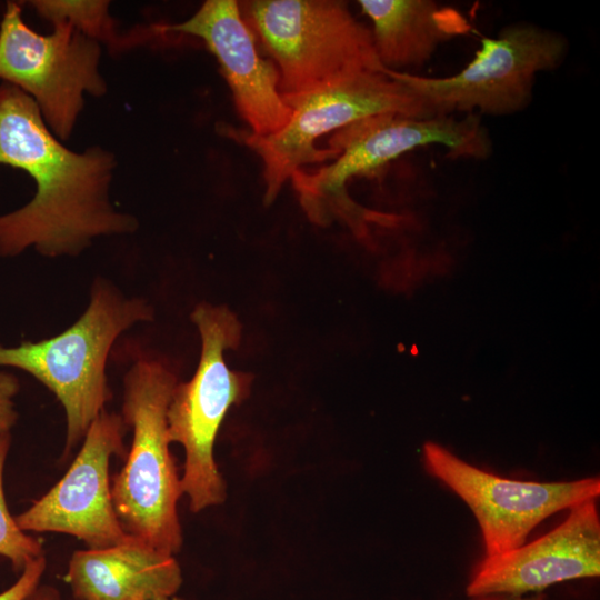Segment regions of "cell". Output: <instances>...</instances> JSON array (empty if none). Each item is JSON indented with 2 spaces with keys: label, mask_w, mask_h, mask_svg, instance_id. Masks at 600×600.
<instances>
[{
  "label": "cell",
  "mask_w": 600,
  "mask_h": 600,
  "mask_svg": "<svg viewBox=\"0 0 600 600\" xmlns=\"http://www.w3.org/2000/svg\"><path fill=\"white\" fill-rule=\"evenodd\" d=\"M100 54L99 42L69 23L53 24L48 36L37 33L22 19L20 4L7 2L0 22V79L34 100L58 139L70 137L84 93H106Z\"/></svg>",
  "instance_id": "obj_9"
},
{
  "label": "cell",
  "mask_w": 600,
  "mask_h": 600,
  "mask_svg": "<svg viewBox=\"0 0 600 600\" xmlns=\"http://www.w3.org/2000/svg\"><path fill=\"white\" fill-rule=\"evenodd\" d=\"M26 600H59V593L51 587H37Z\"/></svg>",
  "instance_id": "obj_21"
},
{
  "label": "cell",
  "mask_w": 600,
  "mask_h": 600,
  "mask_svg": "<svg viewBox=\"0 0 600 600\" xmlns=\"http://www.w3.org/2000/svg\"><path fill=\"white\" fill-rule=\"evenodd\" d=\"M283 99L292 109V116L279 132L257 137L249 131L227 129L230 137L243 142L260 158L266 204L273 202L296 171L338 156L334 149L318 147L319 138L381 113L431 117L400 73L387 69L361 71Z\"/></svg>",
  "instance_id": "obj_7"
},
{
  "label": "cell",
  "mask_w": 600,
  "mask_h": 600,
  "mask_svg": "<svg viewBox=\"0 0 600 600\" xmlns=\"http://www.w3.org/2000/svg\"><path fill=\"white\" fill-rule=\"evenodd\" d=\"M422 456L426 470L473 512L486 556L520 547L548 517L600 494L598 477L562 482L512 480L479 469L432 442L423 446Z\"/></svg>",
  "instance_id": "obj_10"
},
{
  "label": "cell",
  "mask_w": 600,
  "mask_h": 600,
  "mask_svg": "<svg viewBox=\"0 0 600 600\" xmlns=\"http://www.w3.org/2000/svg\"><path fill=\"white\" fill-rule=\"evenodd\" d=\"M152 319V307L144 299L127 298L111 282L98 279L86 311L63 332L17 347L0 344V367L31 374L62 404L67 420L64 457L112 398L106 363L113 342L133 324Z\"/></svg>",
  "instance_id": "obj_4"
},
{
  "label": "cell",
  "mask_w": 600,
  "mask_h": 600,
  "mask_svg": "<svg viewBox=\"0 0 600 600\" xmlns=\"http://www.w3.org/2000/svg\"><path fill=\"white\" fill-rule=\"evenodd\" d=\"M568 41L559 32L529 22L481 39L472 60L458 73L430 78L399 72L429 116H508L524 110L538 73L562 63Z\"/></svg>",
  "instance_id": "obj_8"
},
{
  "label": "cell",
  "mask_w": 600,
  "mask_h": 600,
  "mask_svg": "<svg viewBox=\"0 0 600 600\" xmlns=\"http://www.w3.org/2000/svg\"><path fill=\"white\" fill-rule=\"evenodd\" d=\"M36 12L51 24L69 23L84 36L110 44L118 43L109 1H29Z\"/></svg>",
  "instance_id": "obj_16"
},
{
  "label": "cell",
  "mask_w": 600,
  "mask_h": 600,
  "mask_svg": "<svg viewBox=\"0 0 600 600\" xmlns=\"http://www.w3.org/2000/svg\"><path fill=\"white\" fill-rule=\"evenodd\" d=\"M0 164L26 171L33 198L0 216V257L33 247L46 257L78 256L100 236L133 232L134 217L109 199L114 157L100 147L74 152L44 122L34 100L0 84Z\"/></svg>",
  "instance_id": "obj_1"
},
{
  "label": "cell",
  "mask_w": 600,
  "mask_h": 600,
  "mask_svg": "<svg viewBox=\"0 0 600 600\" xmlns=\"http://www.w3.org/2000/svg\"><path fill=\"white\" fill-rule=\"evenodd\" d=\"M10 442V433L0 434V556L10 561L14 571L21 572L30 561L43 553L39 540L23 531L8 509L3 473Z\"/></svg>",
  "instance_id": "obj_17"
},
{
  "label": "cell",
  "mask_w": 600,
  "mask_h": 600,
  "mask_svg": "<svg viewBox=\"0 0 600 600\" xmlns=\"http://www.w3.org/2000/svg\"><path fill=\"white\" fill-rule=\"evenodd\" d=\"M191 319L201 338L200 359L193 377L177 383L167 423L170 443L178 442L184 449L181 490L197 513L226 500L214 442L229 409L247 398L252 378L231 370L224 360V351L236 349L241 338V324L231 310L201 303Z\"/></svg>",
  "instance_id": "obj_6"
},
{
  "label": "cell",
  "mask_w": 600,
  "mask_h": 600,
  "mask_svg": "<svg viewBox=\"0 0 600 600\" xmlns=\"http://www.w3.org/2000/svg\"><path fill=\"white\" fill-rule=\"evenodd\" d=\"M44 569L46 558L43 554L30 561L17 581L0 592V600H26L39 586Z\"/></svg>",
  "instance_id": "obj_18"
},
{
  "label": "cell",
  "mask_w": 600,
  "mask_h": 600,
  "mask_svg": "<svg viewBox=\"0 0 600 600\" xmlns=\"http://www.w3.org/2000/svg\"><path fill=\"white\" fill-rule=\"evenodd\" d=\"M178 382L172 368L152 357L140 358L128 370L121 417L133 437L124 466L111 480L123 531L173 556L183 541L177 511L182 490L169 448L167 411Z\"/></svg>",
  "instance_id": "obj_3"
},
{
  "label": "cell",
  "mask_w": 600,
  "mask_h": 600,
  "mask_svg": "<svg viewBox=\"0 0 600 600\" xmlns=\"http://www.w3.org/2000/svg\"><path fill=\"white\" fill-rule=\"evenodd\" d=\"M241 16L279 71L283 98L384 69L370 29L340 0H242Z\"/></svg>",
  "instance_id": "obj_5"
},
{
  "label": "cell",
  "mask_w": 600,
  "mask_h": 600,
  "mask_svg": "<svg viewBox=\"0 0 600 600\" xmlns=\"http://www.w3.org/2000/svg\"><path fill=\"white\" fill-rule=\"evenodd\" d=\"M154 600H184V599L172 596V597H164V598H159V599H154Z\"/></svg>",
  "instance_id": "obj_22"
},
{
  "label": "cell",
  "mask_w": 600,
  "mask_h": 600,
  "mask_svg": "<svg viewBox=\"0 0 600 600\" xmlns=\"http://www.w3.org/2000/svg\"><path fill=\"white\" fill-rule=\"evenodd\" d=\"M468 600H546V596L542 592H534L528 594H507V593H490L468 597Z\"/></svg>",
  "instance_id": "obj_20"
},
{
  "label": "cell",
  "mask_w": 600,
  "mask_h": 600,
  "mask_svg": "<svg viewBox=\"0 0 600 600\" xmlns=\"http://www.w3.org/2000/svg\"><path fill=\"white\" fill-rule=\"evenodd\" d=\"M20 386L16 376L0 370V434L10 433L18 420L14 397Z\"/></svg>",
  "instance_id": "obj_19"
},
{
  "label": "cell",
  "mask_w": 600,
  "mask_h": 600,
  "mask_svg": "<svg viewBox=\"0 0 600 600\" xmlns=\"http://www.w3.org/2000/svg\"><path fill=\"white\" fill-rule=\"evenodd\" d=\"M158 28L204 42L216 57L237 112L251 134L268 137L288 124L292 109L279 90V71L269 58L261 56L237 0H207L187 20Z\"/></svg>",
  "instance_id": "obj_12"
},
{
  "label": "cell",
  "mask_w": 600,
  "mask_h": 600,
  "mask_svg": "<svg viewBox=\"0 0 600 600\" xmlns=\"http://www.w3.org/2000/svg\"><path fill=\"white\" fill-rule=\"evenodd\" d=\"M429 146L446 148L452 159L481 160L492 150L478 114L413 117L388 112L333 132L328 148L339 153L332 162L313 170L300 169L290 180L312 222L323 226L340 219L358 232L367 220L376 219L348 194V183L354 178H373L407 152Z\"/></svg>",
  "instance_id": "obj_2"
},
{
  "label": "cell",
  "mask_w": 600,
  "mask_h": 600,
  "mask_svg": "<svg viewBox=\"0 0 600 600\" xmlns=\"http://www.w3.org/2000/svg\"><path fill=\"white\" fill-rule=\"evenodd\" d=\"M126 431L121 414L103 410L90 424L66 474L16 517L18 526L26 532L71 534L88 549H103L128 539L113 508L109 478L111 457L124 456Z\"/></svg>",
  "instance_id": "obj_11"
},
{
  "label": "cell",
  "mask_w": 600,
  "mask_h": 600,
  "mask_svg": "<svg viewBox=\"0 0 600 600\" xmlns=\"http://www.w3.org/2000/svg\"><path fill=\"white\" fill-rule=\"evenodd\" d=\"M358 6L371 21L378 60L390 71L422 67L442 43L470 29L461 12L431 0H359Z\"/></svg>",
  "instance_id": "obj_15"
},
{
  "label": "cell",
  "mask_w": 600,
  "mask_h": 600,
  "mask_svg": "<svg viewBox=\"0 0 600 600\" xmlns=\"http://www.w3.org/2000/svg\"><path fill=\"white\" fill-rule=\"evenodd\" d=\"M600 574V519L596 499L574 504L554 529L532 542L484 558L473 568L468 597L528 594L566 580Z\"/></svg>",
  "instance_id": "obj_13"
},
{
  "label": "cell",
  "mask_w": 600,
  "mask_h": 600,
  "mask_svg": "<svg viewBox=\"0 0 600 600\" xmlns=\"http://www.w3.org/2000/svg\"><path fill=\"white\" fill-rule=\"evenodd\" d=\"M67 579L76 600H154L176 596L182 584L173 554L132 537L73 552Z\"/></svg>",
  "instance_id": "obj_14"
}]
</instances>
